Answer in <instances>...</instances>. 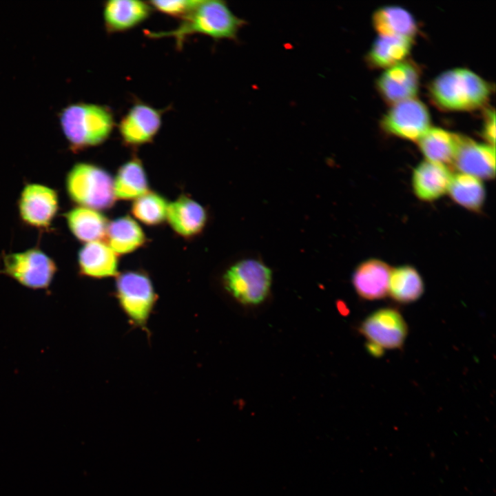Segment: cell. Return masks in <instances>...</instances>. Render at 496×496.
<instances>
[{"label": "cell", "mask_w": 496, "mask_h": 496, "mask_svg": "<svg viewBox=\"0 0 496 496\" xmlns=\"http://www.w3.org/2000/svg\"><path fill=\"white\" fill-rule=\"evenodd\" d=\"M57 192L45 185L28 183L20 193L17 207L21 221L27 226L47 229L59 210Z\"/></svg>", "instance_id": "cell-8"}, {"label": "cell", "mask_w": 496, "mask_h": 496, "mask_svg": "<svg viewBox=\"0 0 496 496\" xmlns=\"http://www.w3.org/2000/svg\"><path fill=\"white\" fill-rule=\"evenodd\" d=\"M482 136L488 142L487 144L494 146L495 143V114L494 110H487L485 115Z\"/></svg>", "instance_id": "cell-29"}, {"label": "cell", "mask_w": 496, "mask_h": 496, "mask_svg": "<svg viewBox=\"0 0 496 496\" xmlns=\"http://www.w3.org/2000/svg\"><path fill=\"white\" fill-rule=\"evenodd\" d=\"M412 39L402 36L380 35L366 54L369 63L375 68H389L402 61L409 53Z\"/></svg>", "instance_id": "cell-24"}, {"label": "cell", "mask_w": 496, "mask_h": 496, "mask_svg": "<svg viewBox=\"0 0 496 496\" xmlns=\"http://www.w3.org/2000/svg\"><path fill=\"white\" fill-rule=\"evenodd\" d=\"M391 268L384 261L370 258L360 262L352 276L358 296L368 300L382 299L388 295Z\"/></svg>", "instance_id": "cell-15"}, {"label": "cell", "mask_w": 496, "mask_h": 496, "mask_svg": "<svg viewBox=\"0 0 496 496\" xmlns=\"http://www.w3.org/2000/svg\"><path fill=\"white\" fill-rule=\"evenodd\" d=\"M490 86L479 75L466 68H453L438 75L430 85L435 103L449 110L478 108L488 99Z\"/></svg>", "instance_id": "cell-3"}, {"label": "cell", "mask_w": 496, "mask_h": 496, "mask_svg": "<svg viewBox=\"0 0 496 496\" xmlns=\"http://www.w3.org/2000/svg\"><path fill=\"white\" fill-rule=\"evenodd\" d=\"M56 271L54 260L41 249L33 247L4 254L0 274L31 289H47Z\"/></svg>", "instance_id": "cell-7"}, {"label": "cell", "mask_w": 496, "mask_h": 496, "mask_svg": "<svg viewBox=\"0 0 496 496\" xmlns=\"http://www.w3.org/2000/svg\"><path fill=\"white\" fill-rule=\"evenodd\" d=\"M372 21L380 35L413 38L417 32V24L413 15L397 6L379 8L374 12Z\"/></svg>", "instance_id": "cell-23"}, {"label": "cell", "mask_w": 496, "mask_h": 496, "mask_svg": "<svg viewBox=\"0 0 496 496\" xmlns=\"http://www.w3.org/2000/svg\"><path fill=\"white\" fill-rule=\"evenodd\" d=\"M452 176L447 166L425 160L413 169V192L421 200H436L448 192Z\"/></svg>", "instance_id": "cell-18"}, {"label": "cell", "mask_w": 496, "mask_h": 496, "mask_svg": "<svg viewBox=\"0 0 496 496\" xmlns=\"http://www.w3.org/2000/svg\"><path fill=\"white\" fill-rule=\"evenodd\" d=\"M153 10L149 2L110 0L103 4V18L108 33L130 30L145 21Z\"/></svg>", "instance_id": "cell-14"}, {"label": "cell", "mask_w": 496, "mask_h": 496, "mask_svg": "<svg viewBox=\"0 0 496 496\" xmlns=\"http://www.w3.org/2000/svg\"><path fill=\"white\" fill-rule=\"evenodd\" d=\"M461 136L442 128L430 127L417 142L426 161L446 166L453 165Z\"/></svg>", "instance_id": "cell-20"}, {"label": "cell", "mask_w": 496, "mask_h": 496, "mask_svg": "<svg viewBox=\"0 0 496 496\" xmlns=\"http://www.w3.org/2000/svg\"><path fill=\"white\" fill-rule=\"evenodd\" d=\"M448 192L455 203L475 212L482 209L486 199L482 180L460 172L452 176Z\"/></svg>", "instance_id": "cell-26"}, {"label": "cell", "mask_w": 496, "mask_h": 496, "mask_svg": "<svg viewBox=\"0 0 496 496\" xmlns=\"http://www.w3.org/2000/svg\"><path fill=\"white\" fill-rule=\"evenodd\" d=\"M163 112L144 102L134 103L118 124L122 142L132 147L152 142L161 127Z\"/></svg>", "instance_id": "cell-10"}, {"label": "cell", "mask_w": 496, "mask_h": 496, "mask_svg": "<svg viewBox=\"0 0 496 496\" xmlns=\"http://www.w3.org/2000/svg\"><path fill=\"white\" fill-rule=\"evenodd\" d=\"M360 332L383 349L402 347L407 336V324L399 311L393 308L378 309L361 323Z\"/></svg>", "instance_id": "cell-11"}, {"label": "cell", "mask_w": 496, "mask_h": 496, "mask_svg": "<svg viewBox=\"0 0 496 496\" xmlns=\"http://www.w3.org/2000/svg\"><path fill=\"white\" fill-rule=\"evenodd\" d=\"M148 191V180L143 163L138 157L133 156L117 171L114 179L115 198L135 200Z\"/></svg>", "instance_id": "cell-22"}, {"label": "cell", "mask_w": 496, "mask_h": 496, "mask_svg": "<svg viewBox=\"0 0 496 496\" xmlns=\"http://www.w3.org/2000/svg\"><path fill=\"white\" fill-rule=\"evenodd\" d=\"M114 294L130 324L147 331V322L158 300L149 275L141 270L118 273L116 277Z\"/></svg>", "instance_id": "cell-5"}, {"label": "cell", "mask_w": 496, "mask_h": 496, "mask_svg": "<svg viewBox=\"0 0 496 496\" xmlns=\"http://www.w3.org/2000/svg\"><path fill=\"white\" fill-rule=\"evenodd\" d=\"M199 1L200 0H153L148 2L152 9L181 20L191 12Z\"/></svg>", "instance_id": "cell-28"}, {"label": "cell", "mask_w": 496, "mask_h": 496, "mask_svg": "<svg viewBox=\"0 0 496 496\" xmlns=\"http://www.w3.org/2000/svg\"><path fill=\"white\" fill-rule=\"evenodd\" d=\"M65 183L68 196L78 206L100 211L115 203L113 178L94 163H76L67 173Z\"/></svg>", "instance_id": "cell-4"}, {"label": "cell", "mask_w": 496, "mask_h": 496, "mask_svg": "<svg viewBox=\"0 0 496 496\" xmlns=\"http://www.w3.org/2000/svg\"><path fill=\"white\" fill-rule=\"evenodd\" d=\"M419 71L413 63L401 61L388 68L377 80V87L388 102H397L413 98L419 85Z\"/></svg>", "instance_id": "cell-13"}, {"label": "cell", "mask_w": 496, "mask_h": 496, "mask_svg": "<svg viewBox=\"0 0 496 496\" xmlns=\"http://www.w3.org/2000/svg\"><path fill=\"white\" fill-rule=\"evenodd\" d=\"M271 270L256 258H244L231 265L223 276L225 290L243 304H258L268 296Z\"/></svg>", "instance_id": "cell-6"}, {"label": "cell", "mask_w": 496, "mask_h": 496, "mask_svg": "<svg viewBox=\"0 0 496 496\" xmlns=\"http://www.w3.org/2000/svg\"><path fill=\"white\" fill-rule=\"evenodd\" d=\"M246 21L236 16L227 3L219 0H200L198 5L174 29L166 31H146L151 39L171 37L178 50L185 39L194 34H202L214 40H236Z\"/></svg>", "instance_id": "cell-1"}, {"label": "cell", "mask_w": 496, "mask_h": 496, "mask_svg": "<svg viewBox=\"0 0 496 496\" xmlns=\"http://www.w3.org/2000/svg\"><path fill=\"white\" fill-rule=\"evenodd\" d=\"M168 205L165 197L149 190L134 200L132 214L146 225L157 226L167 220Z\"/></svg>", "instance_id": "cell-27"}, {"label": "cell", "mask_w": 496, "mask_h": 496, "mask_svg": "<svg viewBox=\"0 0 496 496\" xmlns=\"http://www.w3.org/2000/svg\"><path fill=\"white\" fill-rule=\"evenodd\" d=\"M366 348L368 352L375 357H380L384 353V349L382 347L370 342L366 343Z\"/></svg>", "instance_id": "cell-30"}, {"label": "cell", "mask_w": 496, "mask_h": 496, "mask_svg": "<svg viewBox=\"0 0 496 496\" xmlns=\"http://www.w3.org/2000/svg\"><path fill=\"white\" fill-rule=\"evenodd\" d=\"M424 291L422 278L413 266L402 265L391 269L388 294L395 302L401 304L415 302Z\"/></svg>", "instance_id": "cell-25"}, {"label": "cell", "mask_w": 496, "mask_h": 496, "mask_svg": "<svg viewBox=\"0 0 496 496\" xmlns=\"http://www.w3.org/2000/svg\"><path fill=\"white\" fill-rule=\"evenodd\" d=\"M453 165L460 173L481 180L493 179L495 175V147L462 136Z\"/></svg>", "instance_id": "cell-12"}, {"label": "cell", "mask_w": 496, "mask_h": 496, "mask_svg": "<svg viewBox=\"0 0 496 496\" xmlns=\"http://www.w3.org/2000/svg\"><path fill=\"white\" fill-rule=\"evenodd\" d=\"M64 217L70 232L79 241L87 243L105 238L109 222L99 211L76 206Z\"/></svg>", "instance_id": "cell-19"}, {"label": "cell", "mask_w": 496, "mask_h": 496, "mask_svg": "<svg viewBox=\"0 0 496 496\" xmlns=\"http://www.w3.org/2000/svg\"><path fill=\"white\" fill-rule=\"evenodd\" d=\"M77 262L82 276L103 279L119 273L118 255L102 240L85 243L78 252Z\"/></svg>", "instance_id": "cell-16"}, {"label": "cell", "mask_w": 496, "mask_h": 496, "mask_svg": "<svg viewBox=\"0 0 496 496\" xmlns=\"http://www.w3.org/2000/svg\"><path fill=\"white\" fill-rule=\"evenodd\" d=\"M429 124L427 107L421 101L414 98L394 103L381 121V126L386 132L415 141L430 128Z\"/></svg>", "instance_id": "cell-9"}, {"label": "cell", "mask_w": 496, "mask_h": 496, "mask_svg": "<svg viewBox=\"0 0 496 496\" xmlns=\"http://www.w3.org/2000/svg\"><path fill=\"white\" fill-rule=\"evenodd\" d=\"M167 220L178 235L190 238L203 231L207 224V214L197 201L183 194L169 203Z\"/></svg>", "instance_id": "cell-17"}, {"label": "cell", "mask_w": 496, "mask_h": 496, "mask_svg": "<svg viewBox=\"0 0 496 496\" xmlns=\"http://www.w3.org/2000/svg\"><path fill=\"white\" fill-rule=\"evenodd\" d=\"M105 238L107 244L118 256L132 253L147 241L142 228L130 216L109 222Z\"/></svg>", "instance_id": "cell-21"}, {"label": "cell", "mask_w": 496, "mask_h": 496, "mask_svg": "<svg viewBox=\"0 0 496 496\" xmlns=\"http://www.w3.org/2000/svg\"><path fill=\"white\" fill-rule=\"evenodd\" d=\"M59 121L74 152L103 143L115 127L114 114L108 106L84 102L65 107L59 114Z\"/></svg>", "instance_id": "cell-2"}]
</instances>
